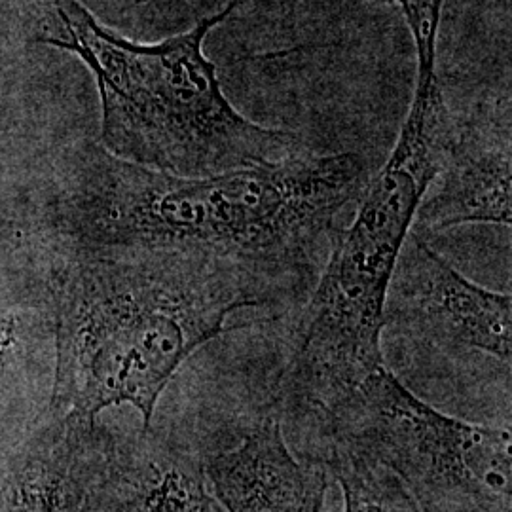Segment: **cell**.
<instances>
[{
  "label": "cell",
  "instance_id": "cell-1",
  "mask_svg": "<svg viewBox=\"0 0 512 512\" xmlns=\"http://www.w3.org/2000/svg\"><path fill=\"white\" fill-rule=\"evenodd\" d=\"M366 183L355 152L188 177L93 145L76 156L61 219L80 245L217 256L291 285L344 228Z\"/></svg>",
  "mask_w": 512,
  "mask_h": 512
},
{
  "label": "cell",
  "instance_id": "cell-2",
  "mask_svg": "<svg viewBox=\"0 0 512 512\" xmlns=\"http://www.w3.org/2000/svg\"><path fill=\"white\" fill-rule=\"evenodd\" d=\"M289 287L217 256L152 247L80 245L55 275L50 410L97 421L133 406L150 429L184 361L239 311L274 308Z\"/></svg>",
  "mask_w": 512,
  "mask_h": 512
},
{
  "label": "cell",
  "instance_id": "cell-3",
  "mask_svg": "<svg viewBox=\"0 0 512 512\" xmlns=\"http://www.w3.org/2000/svg\"><path fill=\"white\" fill-rule=\"evenodd\" d=\"M456 120L437 71L416 73V90L384 167L368 179L351 224L332 241L293 353L274 395L281 408L315 416L385 365L382 332L389 283L421 200L439 173Z\"/></svg>",
  "mask_w": 512,
  "mask_h": 512
},
{
  "label": "cell",
  "instance_id": "cell-4",
  "mask_svg": "<svg viewBox=\"0 0 512 512\" xmlns=\"http://www.w3.org/2000/svg\"><path fill=\"white\" fill-rule=\"evenodd\" d=\"M54 4L65 37L44 42L74 52L95 74L101 141L112 156L192 177L279 164L308 152L296 133L243 116L205 55L209 33L238 2L160 44H135L110 33L78 0Z\"/></svg>",
  "mask_w": 512,
  "mask_h": 512
},
{
  "label": "cell",
  "instance_id": "cell-5",
  "mask_svg": "<svg viewBox=\"0 0 512 512\" xmlns=\"http://www.w3.org/2000/svg\"><path fill=\"white\" fill-rule=\"evenodd\" d=\"M315 418L327 444L384 465L421 512H512L511 431L442 414L387 365Z\"/></svg>",
  "mask_w": 512,
  "mask_h": 512
},
{
  "label": "cell",
  "instance_id": "cell-6",
  "mask_svg": "<svg viewBox=\"0 0 512 512\" xmlns=\"http://www.w3.org/2000/svg\"><path fill=\"white\" fill-rule=\"evenodd\" d=\"M385 327L448 357L490 361L511 378V294L459 274L414 228L389 283Z\"/></svg>",
  "mask_w": 512,
  "mask_h": 512
},
{
  "label": "cell",
  "instance_id": "cell-7",
  "mask_svg": "<svg viewBox=\"0 0 512 512\" xmlns=\"http://www.w3.org/2000/svg\"><path fill=\"white\" fill-rule=\"evenodd\" d=\"M211 433L194 456L226 512H323L329 471L321 459L291 452L275 397Z\"/></svg>",
  "mask_w": 512,
  "mask_h": 512
},
{
  "label": "cell",
  "instance_id": "cell-8",
  "mask_svg": "<svg viewBox=\"0 0 512 512\" xmlns=\"http://www.w3.org/2000/svg\"><path fill=\"white\" fill-rule=\"evenodd\" d=\"M511 99L484 101L456 122L437 177L421 200L414 230L437 234L463 224L511 226Z\"/></svg>",
  "mask_w": 512,
  "mask_h": 512
},
{
  "label": "cell",
  "instance_id": "cell-9",
  "mask_svg": "<svg viewBox=\"0 0 512 512\" xmlns=\"http://www.w3.org/2000/svg\"><path fill=\"white\" fill-rule=\"evenodd\" d=\"M82 512H213V494L194 454L143 427L126 442L107 437Z\"/></svg>",
  "mask_w": 512,
  "mask_h": 512
},
{
  "label": "cell",
  "instance_id": "cell-10",
  "mask_svg": "<svg viewBox=\"0 0 512 512\" xmlns=\"http://www.w3.org/2000/svg\"><path fill=\"white\" fill-rule=\"evenodd\" d=\"M107 437L97 421L50 410L6 467L0 512H82Z\"/></svg>",
  "mask_w": 512,
  "mask_h": 512
},
{
  "label": "cell",
  "instance_id": "cell-11",
  "mask_svg": "<svg viewBox=\"0 0 512 512\" xmlns=\"http://www.w3.org/2000/svg\"><path fill=\"white\" fill-rule=\"evenodd\" d=\"M344 494V512H421L403 482L384 465L327 444L319 458Z\"/></svg>",
  "mask_w": 512,
  "mask_h": 512
},
{
  "label": "cell",
  "instance_id": "cell-12",
  "mask_svg": "<svg viewBox=\"0 0 512 512\" xmlns=\"http://www.w3.org/2000/svg\"><path fill=\"white\" fill-rule=\"evenodd\" d=\"M401 8L416 46L418 67H437L440 16L444 0H382Z\"/></svg>",
  "mask_w": 512,
  "mask_h": 512
},
{
  "label": "cell",
  "instance_id": "cell-13",
  "mask_svg": "<svg viewBox=\"0 0 512 512\" xmlns=\"http://www.w3.org/2000/svg\"><path fill=\"white\" fill-rule=\"evenodd\" d=\"M18 344V323L12 317L0 319V376Z\"/></svg>",
  "mask_w": 512,
  "mask_h": 512
}]
</instances>
